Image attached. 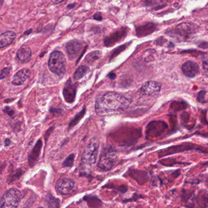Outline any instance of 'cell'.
Instances as JSON below:
<instances>
[{
  "label": "cell",
  "mask_w": 208,
  "mask_h": 208,
  "mask_svg": "<svg viewBox=\"0 0 208 208\" xmlns=\"http://www.w3.org/2000/svg\"><path fill=\"white\" fill-rule=\"evenodd\" d=\"M131 100L121 94L109 92L96 100L95 110L97 114L106 115L126 109Z\"/></svg>",
  "instance_id": "obj_1"
},
{
  "label": "cell",
  "mask_w": 208,
  "mask_h": 208,
  "mask_svg": "<svg viewBox=\"0 0 208 208\" xmlns=\"http://www.w3.org/2000/svg\"><path fill=\"white\" fill-rule=\"evenodd\" d=\"M117 159L116 151L112 146H107L101 150L98 162V167L103 172H107L113 168Z\"/></svg>",
  "instance_id": "obj_2"
},
{
  "label": "cell",
  "mask_w": 208,
  "mask_h": 208,
  "mask_svg": "<svg viewBox=\"0 0 208 208\" xmlns=\"http://www.w3.org/2000/svg\"><path fill=\"white\" fill-rule=\"evenodd\" d=\"M66 60L64 54L58 51L51 53L48 61V67L51 72L58 76L63 75L66 72Z\"/></svg>",
  "instance_id": "obj_3"
},
{
  "label": "cell",
  "mask_w": 208,
  "mask_h": 208,
  "mask_svg": "<svg viewBox=\"0 0 208 208\" xmlns=\"http://www.w3.org/2000/svg\"><path fill=\"white\" fill-rule=\"evenodd\" d=\"M22 197L21 192L17 189H9L1 197V208H17Z\"/></svg>",
  "instance_id": "obj_4"
},
{
  "label": "cell",
  "mask_w": 208,
  "mask_h": 208,
  "mask_svg": "<svg viewBox=\"0 0 208 208\" xmlns=\"http://www.w3.org/2000/svg\"><path fill=\"white\" fill-rule=\"evenodd\" d=\"M206 148H203L201 146L195 145L192 144H190V143H185V144H183L181 145H175L170 146L168 148H166L165 150H161L158 152L159 153V158H162V157L167 156L169 154H172L175 153H177V152H181L185 151H188V150H195L197 151H198L200 152H208V151L204 150Z\"/></svg>",
  "instance_id": "obj_5"
},
{
  "label": "cell",
  "mask_w": 208,
  "mask_h": 208,
  "mask_svg": "<svg viewBox=\"0 0 208 208\" xmlns=\"http://www.w3.org/2000/svg\"><path fill=\"white\" fill-rule=\"evenodd\" d=\"M98 142L97 139L93 138L87 145L83 154V163L89 166H92L96 161L98 152Z\"/></svg>",
  "instance_id": "obj_6"
},
{
  "label": "cell",
  "mask_w": 208,
  "mask_h": 208,
  "mask_svg": "<svg viewBox=\"0 0 208 208\" xmlns=\"http://www.w3.org/2000/svg\"><path fill=\"white\" fill-rule=\"evenodd\" d=\"M56 191L62 195H67L73 194L77 191L78 187L76 184L73 180L68 178H61L57 181Z\"/></svg>",
  "instance_id": "obj_7"
},
{
  "label": "cell",
  "mask_w": 208,
  "mask_h": 208,
  "mask_svg": "<svg viewBox=\"0 0 208 208\" xmlns=\"http://www.w3.org/2000/svg\"><path fill=\"white\" fill-rule=\"evenodd\" d=\"M197 27L190 23H183L178 25L173 31L175 35L182 39H187L196 32Z\"/></svg>",
  "instance_id": "obj_8"
},
{
  "label": "cell",
  "mask_w": 208,
  "mask_h": 208,
  "mask_svg": "<svg viewBox=\"0 0 208 208\" xmlns=\"http://www.w3.org/2000/svg\"><path fill=\"white\" fill-rule=\"evenodd\" d=\"M66 51L70 60L75 59L83 48L82 42L80 40H74L69 41L66 45Z\"/></svg>",
  "instance_id": "obj_9"
},
{
  "label": "cell",
  "mask_w": 208,
  "mask_h": 208,
  "mask_svg": "<svg viewBox=\"0 0 208 208\" xmlns=\"http://www.w3.org/2000/svg\"><path fill=\"white\" fill-rule=\"evenodd\" d=\"M161 89L160 83L156 81H148L143 84L140 88V92L144 95L152 96L159 94Z\"/></svg>",
  "instance_id": "obj_10"
},
{
  "label": "cell",
  "mask_w": 208,
  "mask_h": 208,
  "mask_svg": "<svg viewBox=\"0 0 208 208\" xmlns=\"http://www.w3.org/2000/svg\"><path fill=\"white\" fill-rule=\"evenodd\" d=\"M181 69L184 75L191 78L198 75L200 71L199 66L196 62L192 61L185 62L182 66Z\"/></svg>",
  "instance_id": "obj_11"
},
{
  "label": "cell",
  "mask_w": 208,
  "mask_h": 208,
  "mask_svg": "<svg viewBox=\"0 0 208 208\" xmlns=\"http://www.w3.org/2000/svg\"><path fill=\"white\" fill-rule=\"evenodd\" d=\"M127 29L121 28L117 31L114 33L107 37L104 41V45L106 47H111L120 40H121L126 34Z\"/></svg>",
  "instance_id": "obj_12"
},
{
  "label": "cell",
  "mask_w": 208,
  "mask_h": 208,
  "mask_svg": "<svg viewBox=\"0 0 208 208\" xmlns=\"http://www.w3.org/2000/svg\"><path fill=\"white\" fill-rule=\"evenodd\" d=\"M76 94V86L72 84L70 80L68 81L65 86L63 90V95L67 102L72 103L75 99Z\"/></svg>",
  "instance_id": "obj_13"
},
{
  "label": "cell",
  "mask_w": 208,
  "mask_h": 208,
  "mask_svg": "<svg viewBox=\"0 0 208 208\" xmlns=\"http://www.w3.org/2000/svg\"><path fill=\"white\" fill-rule=\"evenodd\" d=\"M29 76V70L28 69H22L18 72L13 78L12 84L15 86L23 85Z\"/></svg>",
  "instance_id": "obj_14"
},
{
  "label": "cell",
  "mask_w": 208,
  "mask_h": 208,
  "mask_svg": "<svg viewBox=\"0 0 208 208\" xmlns=\"http://www.w3.org/2000/svg\"><path fill=\"white\" fill-rule=\"evenodd\" d=\"M16 34L13 31H9L3 32L0 36V48L4 47L10 45L15 39Z\"/></svg>",
  "instance_id": "obj_15"
},
{
  "label": "cell",
  "mask_w": 208,
  "mask_h": 208,
  "mask_svg": "<svg viewBox=\"0 0 208 208\" xmlns=\"http://www.w3.org/2000/svg\"><path fill=\"white\" fill-rule=\"evenodd\" d=\"M17 56L22 62H27L31 56V50L27 45H23L18 49L17 53Z\"/></svg>",
  "instance_id": "obj_16"
},
{
  "label": "cell",
  "mask_w": 208,
  "mask_h": 208,
  "mask_svg": "<svg viewBox=\"0 0 208 208\" xmlns=\"http://www.w3.org/2000/svg\"><path fill=\"white\" fill-rule=\"evenodd\" d=\"M101 55H102V53L100 51H94L90 52L86 56L85 62L89 64H93L101 58Z\"/></svg>",
  "instance_id": "obj_17"
},
{
  "label": "cell",
  "mask_w": 208,
  "mask_h": 208,
  "mask_svg": "<svg viewBox=\"0 0 208 208\" xmlns=\"http://www.w3.org/2000/svg\"><path fill=\"white\" fill-rule=\"evenodd\" d=\"M89 71V68L85 66H81L77 68L75 74L73 75L74 79L75 80H81L82 77H84Z\"/></svg>",
  "instance_id": "obj_18"
},
{
  "label": "cell",
  "mask_w": 208,
  "mask_h": 208,
  "mask_svg": "<svg viewBox=\"0 0 208 208\" xmlns=\"http://www.w3.org/2000/svg\"><path fill=\"white\" fill-rule=\"evenodd\" d=\"M85 112H86V108L85 107L83 108L80 112H78L76 115L75 118H74L72 121L70 122V124H69V128H71L72 127H73L74 126H75L76 124L79 123V122L80 121V120L82 119V118L84 117V115L85 114Z\"/></svg>",
  "instance_id": "obj_19"
},
{
  "label": "cell",
  "mask_w": 208,
  "mask_h": 208,
  "mask_svg": "<svg viewBox=\"0 0 208 208\" xmlns=\"http://www.w3.org/2000/svg\"><path fill=\"white\" fill-rule=\"evenodd\" d=\"M47 208H59V201L56 200L54 197L51 196V197L48 198L47 201Z\"/></svg>",
  "instance_id": "obj_20"
},
{
  "label": "cell",
  "mask_w": 208,
  "mask_h": 208,
  "mask_svg": "<svg viewBox=\"0 0 208 208\" xmlns=\"http://www.w3.org/2000/svg\"><path fill=\"white\" fill-rule=\"evenodd\" d=\"M193 194V191L190 190H186V189H183L181 193V198L185 203H186L187 200L191 197Z\"/></svg>",
  "instance_id": "obj_21"
},
{
  "label": "cell",
  "mask_w": 208,
  "mask_h": 208,
  "mask_svg": "<svg viewBox=\"0 0 208 208\" xmlns=\"http://www.w3.org/2000/svg\"><path fill=\"white\" fill-rule=\"evenodd\" d=\"M74 161V154H71L69 156L68 158L64 162L63 165L65 167H71L73 164Z\"/></svg>",
  "instance_id": "obj_22"
},
{
  "label": "cell",
  "mask_w": 208,
  "mask_h": 208,
  "mask_svg": "<svg viewBox=\"0 0 208 208\" xmlns=\"http://www.w3.org/2000/svg\"><path fill=\"white\" fill-rule=\"evenodd\" d=\"M126 45H122V46H120V47H118V48H116V49H115L114 53H112V56H111V58H110V59H112V58H115V56H117V55H118L120 52H122V51H123L124 49L126 48Z\"/></svg>",
  "instance_id": "obj_23"
},
{
  "label": "cell",
  "mask_w": 208,
  "mask_h": 208,
  "mask_svg": "<svg viewBox=\"0 0 208 208\" xmlns=\"http://www.w3.org/2000/svg\"><path fill=\"white\" fill-rule=\"evenodd\" d=\"M10 71L11 70L9 68H4L1 72V80H3L7 77L9 75V73H10Z\"/></svg>",
  "instance_id": "obj_24"
},
{
  "label": "cell",
  "mask_w": 208,
  "mask_h": 208,
  "mask_svg": "<svg viewBox=\"0 0 208 208\" xmlns=\"http://www.w3.org/2000/svg\"><path fill=\"white\" fill-rule=\"evenodd\" d=\"M202 65L204 70L208 73V56L205 58L202 61Z\"/></svg>",
  "instance_id": "obj_25"
},
{
  "label": "cell",
  "mask_w": 208,
  "mask_h": 208,
  "mask_svg": "<svg viewBox=\"0 0 208 208\" xmlns=\"http://www.w3.org/2000/svg\"><path fill=\"white\" fill-rule=\"evenodd\" d=\"M3 110H4V112H5L6 113H7L9 115H10V116H12V115H13V114H14V112H13V110H11L9 107H6L5 108H4V109Z\"/></svg>",
  "instance_id": "obj_26"
},
{
  "label": "cell",
  "mask_w": 208,
  "mask_h": 208,
  "mask_svg": "<svg viewBox=\"0 0 208 208\" xmlns=\"http://www.w3.org/2000/svg\"><path fill=\"white\" fill-rule=\"evenodd\" d=\"M205 95V91H201L199 92L198 95V100L199 101H203V99L204 98V95Z\"/></svg>",
  "instance_id": "obj_27"
},
{
  "label": "cell",
  "mask_w": 208,
  "mask_h": 208,
  "mask_svg": "<svg viewBox=\"0 0 208 208\" xmlns=\"http://www.w3.org/2000/svg\"><path fill=\"white\" fill-rule=\"evenodd\" d=\"M94 18L96 20H99V21L102 20V17H101L100 13L99 12H97L95 13L94 16Z\"/></svg>",
  "instance_id": "obj_28"
},
{
  "label": "cell",
  "mask_w": 208,
  "mask_h": 208,
  "mask_svg": "<svg viewBox=\"0 0 208 208\" xmlns=\"http://www.w3.org/2000/svg\"><path fill=\"white\" fill-rule=\"evenodd\" d=\"M109 77L110 78V79H114L115 77V74L111 73L110 75H109Z\"/></svg>",
  "instance_id": "obj_29"
},
{
  "label": "cell",
  "mask_w": 208,
  "mask_h": 208,
  "mask_svg": "<svg viewBox=\"0 0 208 208\" xmlns=\"http://www.w3.org/2000/svg\"><path fill=\"white\" fill-rule=\"evenodd\" d=\"M31 32H32V29L27 30V31H26V32H25L24 34H25V35H28V34H29L30 33H31Z\"/></svg>",
  "instance_id": "obj_30"
},
{
  "label": "cell",
  "mask_w": 208,
  "mask_h": 208,
  "mask_svg": "<svg viewBox=\"0 0 208 208\" xmlns=\"http://www.w3.org/2000/svg\"><path fill=\"white\" fill-rule=\"evenodd\" d=\"M74 6H75V4H69V5L67 6V8H68V9H71V8H73Z\"/></svg>",
  "instance_id": "obj_31"
},
{
  "label": "cell",
  "mask_w": 208,
  "mask_h": 208,
  "mask_svg": "<svg viewBox=\"0 0 208 208\" xmlns=\"http://www.w3.org/2000/svg\"><path fill=\"white\" fill-rule=\"evenodd\" d=\"M62 2H63V1H53V3L54 4H58V3H61Z\"/></svg>",
  "instance_id": "obj_32"
},
{
  "label": "cell",
  "mask_w": 208,
  "mask_h": 208,
  "mask_svg": "<svg viewBox=\"0 0 208 208\" xmlns=\"http://www.w3.org/2000/svg\"><path fill=\"white\" fill-rule=\"evenodd\" d=\"M37 208H44L43 207H37Z\"/></svg>",
  "instance_id": "obj_33"
}]
</instances>
